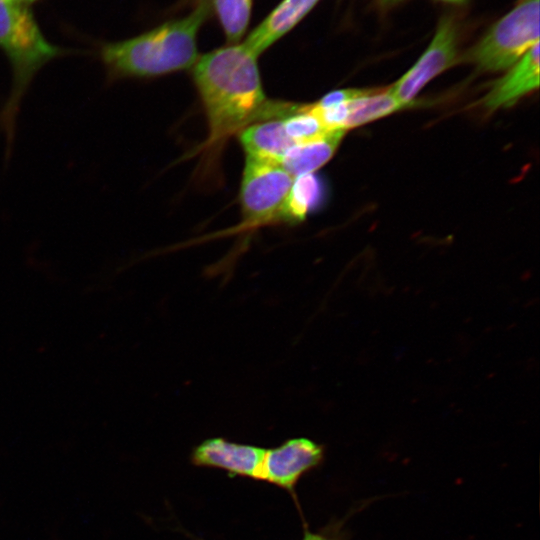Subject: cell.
<instances>
[{
	"label": "cell",
	"instance_id": "obj_18",
	"mask_svg": "<svg viewBox=\"0 0 540 540\" xmlns=\"http://www.w3.org/2000/svg\"><path fill=\"white\" fill-rule=\"evenodd\" d=\"M405 0H374V2L381 8V9H389L392 8L400 3H402Z\"/></svg>",
	"mask_w": 540,
	"mask_h": 540
},
{
	"label": "cell",
	"instance_id": "obj_9",
	"mask_svg": "<svg viewBox=\"0 0 540 540\" xmlns=\"http://www.w3.org/2000/svg\"><path fill=\"white\" fill-rule=\"evenodd\" d=\"M320 0H281L243 42L257 56L293 30Z\"/></svg>",
	"mask_w": 540,
	"mask_h": 540
},
{
	"label": "cell",
	"instance_id": "obj_7",
	"mask_svg": "<svg viewBox=\"0 0 540 540\" xmlns=\"http://www.w3.org/2000/svg\"><path fill=\"white\" fill-rule=\"evenodd\" d=\"M323 446L299 437L265 449L255 479L293 491L300 477L323 460Z\"/></svg>",
	"mask_w": 540,
	"mask_h": 540
},
{
	"label": "cell",
	"instance_id": "obj_17",
	"mask_svg": "<svg viewBox=\"0 0 540 540\" xmlns=\"http://www.w3.org/2000/svg\"><path fill=\"white\" fill-rule=\"evenodd\" d=\"M372 89H342L330 92L323 96L319 101L313 103L318 108H325L345 102L352 101L368 94Z\"/></svg>",
	"mask_w": 540,
	"mask_h": 540
},
{
	"label": "cell",
	"instance_id": "obj_5",
	"mask_svg": "<svg viewBox=\"0 0 540 540\" xmlns=\"http://www.w3.org/2000/svg\"><path fill=\"white\" fill-rule=\"evenodd\" d=\"M293 181L280 164L246 157L239 195L244 226L280 222Z\"/></svg>",
	"mask_w": 540,
	"mask_h": 540
},
{
	"label": "cell",
	"instance_id": "obj_13",
	"mask_svg": "<svg viewBox=\"0 0 540 540\" xmlns=\"http://www.w3.org/2000/svg\"><path fill=\"white\" fill-rule=\"evenodd\" d=\"M324 199L323 181L314 173L294 178L289 194L284 203L280 222L298 223L316 210Z\"/></svg>",
	"mask_w": 540,
	"mask_h": 540
},
{
	"label": "cell",
	"instance_id": "obj_11",
	"mask_svg": "<svg viewBox=\"0 0 540 540\" xmlns=\"http://www.w3.org/2000/svg\"><path fill=\"white\" fill-rule=\"evenodd\" d=\"M282 118L253 123L238 133L246 157L280 164L295 144L286 134Z\"/></svg>",
	"mask_w": 540,
	"mask_h": 540
},
{
	"label": "cell",
	"instance_id": "obj_10",
	"mask_svg": "<svg viewBox=\"0 0 540 540\" xmlns=\"http://www.w3.org/2000/svg\"><path fill=\"white\" fill-rule=\"evenodd\" d=\"M539 87V43L509 68L484 98L489 110L513 105L521 97Z\"/></svg>",
	"mask_w": 540,
	"mask_h": 540
},
{
	"label": "cell",
	"instance_id": "obj_3",
	"mask_svg": "<svg viewBox=\"0 0 540 540\" xmlns=\"http://www.w3.org/2000/svg\"><path fill=\"white\" fill-rule=\"evenodd\" d=\"M0 48L13 73L12 88L0 114V124L10 142L21 100L32 79L62 50L45 39L27 6L8 0H0Z\"/></svg>",
	"mask_w": 540,
	"mask_h": 540
},
{
	"label": "cell",
	"instance_id": "obj_19",
	"mask_svg": "<svg viewBox=\"0 0 540 540\" xmlns=\"http://www.w3.org/2000/svg\"><path fill=\"white\" fill-rule=\"evenodd\" d=\"M302 540H333V539L322 534L305 531L304 537Z\"/></svg>",
	"mask_w": 540,
	"mask_h": 540
},
{
	"label": "cell",
	"instance_id": "obj_2",
	"mask_svg": "<svg viewBox=\"0 0 540 540\" xmlns=\"http://www.w3.org/2000/svg\"><path fill=\"white\" fill-rule=\"evenodd\" d=\"M210 12V6L197 5L184 17L103 45L101 58L109 77L152 78L192 69L200 56L198 34Z\"/></svg>",
	"mask_w": 540,
	"mask_h": 540
},
{
	"label": "cell",
	"instance_id": "obj_12",
	"mask_svg": "<svg viewBox=\"0 0 540 540\" xmlns=\"http://www.w3.org/2000/svg\"><path fill=\"white\" fill-rule=\"evenodd\" d=\"M345 130L332 129L323 135L291 146L280 165L293 178L313 173L327 163L337 150Z\"/></svg>",
	"mask_w": 540,
	"mask_h": 540
},
{
	"label": "cell",
	"instance_id": "obj_20",
	"mask_svg": "<svg viewBox=\"0 0 540 540\" xmlns=\"http://www.w3.org/2000/svg\"><path fill=\"white\" fill-rule=\"evenodd\" d=\"M436 1H440V2H443V3H447V4H453V5H463L468 0H436Z\"/></svg>",
	"mask_w": 540,
	"mask_h": 540
},
{
	"label": "cell",
	"instance_id": "obj_16",
	"mask_svg": "<svg viewBox=\"0 0 540 540\" xmlns=\"http://www.w3.org/2000/svg\"><path fill=\"white\" fill-rule=\"evenodd\" d=\"M288 137L296 144L317 138L329 131L311 110V104H300L282 118Z\"/></svg>",
	"mask_w": 540,
	"mask_h": 540
},
{
	"label": "cell",
	"instance_id": "obj_1",
	"mask_svg": "<svg viewBox=\"0 0 540 540\" xmlns=\"http://www.w3.org/2000/svg\"><path fill=\"white\" fill-rule=\"evenodd\" d=\"M257 58L244 43L227 44L200 55L192 67L208 123L203 152H219L245 127L282 118L298 108L299 104L266 97Z\"/></svg>",
	"mask_w": 540,
	"mask_h": 540
},
{
	"label": "cell",
	"instance_id": "obj_6",
	"mask_svg": "<svg viewBox=\"0 0 540 540\" xmlns=\"http://www.w3.org/2000/svg\"><path fill=\"white\" fill-rule=\"evenodd\" d=\"M459 40L460 28L455 17L442 16L426 50L416 63L389 87L392 95L403 106H411V101L430 80L457 61Z\"/></svg>",
	"mask_w": 540,
	"mask_h": 540
},
{
	"label": "cell",
	"instance_id": "obj_15",
	"mask_svg": "<svg viewBox=\"0 0 540 540\" xmlns=\"http://www.w3.org/2000/svg\"><path fill=\"white\" fill-rule=\"evenodd\" d=\"M253 0H210L228 44H236L246 33L252 13Z\"/></svg>",
	"mask_w": 540,
	"mask_h": 540
},
{
	"label": "cell",
	"instance_id": "obj_21",
	"mask_svg": "<svg viewBox=\"0 0 540 540\" xmlns=\"http://www.w3.org/2000/svg\"><path fill=\"white\" fill-rule=\"evenodd\" d=\"M8 1L16 3V4L27 6V4H30V3H32V2H34L36 0H8Z\"/></svg>",
	"mask_w": 540,
	"mask_h": 540
},
{
	"label": "cell",
	"instance_id": "obj_8",
	"mask_svg": "<svg viewBox=\"0 0 540 540\" xmlns=\"http://www.w3.org/2000/svg\"><path fill=\"white\" fill-rule=\"evenodd\" d=\"M265 449L248 444L210 438L196 446L191 462L196 466L219 468L231 476L255 479Z\"/></svg>",
	"mask_w": 540,
	"mask_h": 540
},
{
	"label": "cell",
	"instance_id": "obj_22",
	"mask_svg": "<svg viewBox=\"0 0 540 540\" xmlns=\"http://www.w3.org/2000/svg\"><path fill=\"white\" fill-rule=\"evenodd\" d=\"M195 3V6L197 5H207L210 6V0H191Z\"/></svg>",
	"mask_w": 540,
	"mask_h": 540
},
{
	"label": "cell",
	"instance_id": "obj_14",
	"mask_svg": "<svg viewBox=\"0 0 540 540\" xmlns=\"http://www.w3.org/2000/svg\"><path fill=\"white\" fill-rule=\"evenodd\" d=\"M389 88L372 89L368 94L347 102V117L342 128H354L404 108Z\"/></svg>",
	"mask_w": 540,
	"mask_h": 540
},
{
	"label": "cell",
	"instance_id": "obj_4",
	"mask_svg": "<svg viewBox=\"0 0 540 540\" xmlns=\"http://www.w3.org/2000/svg\"><path fill=\"white\" fill-rule=\"evenodd\" d=\"M539 0H518L464 55L482 71L496 72L513 66L539 43Z\"/></svg>",
	"mask_w": 540,
	"mask_h": 540
}]
</instances>
